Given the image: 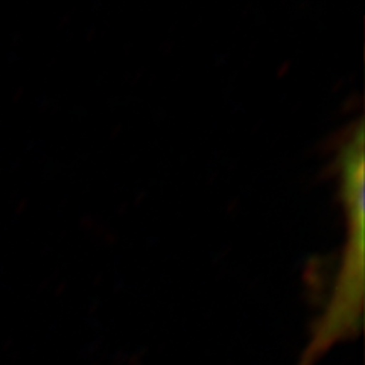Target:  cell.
<instances>
[]
</instances>
